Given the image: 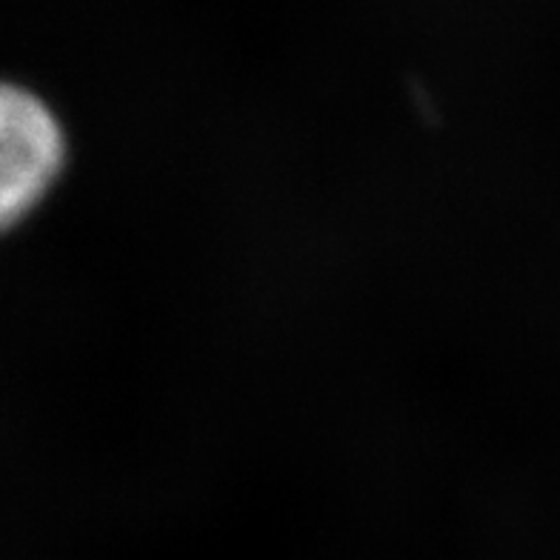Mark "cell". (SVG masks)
<instances>
[{"label": "cell", "mask_w": 560, "mask_h": 560, "mask_svg": "<svg viewBox=\"0 0 560 560\" xmlns=\"http://www.w3.org/2000/svg\"><path fill=\"white\" fill-rule=\"evenodd\" d=\"M63 135L44 101L0 83V229L12 226L52 186Z\"/></svg>", "instance_id": "1"}]
</instances>
